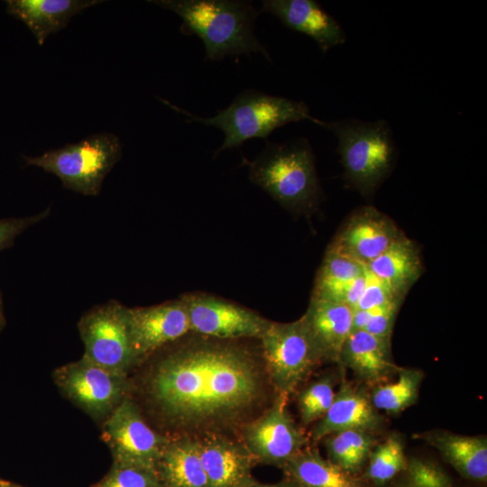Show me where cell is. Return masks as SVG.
I'll use <instances>...</instances> for the list:
<instances>
[{"label": "cell", "instance_id": "1", "mask_svg": "<svg viewBox=\"0 0 487 487\" xmlns=\"http://www.w3.org/2000/svg\"><path fill=\"white\" fill-rule=\"evenodd\" d=\"M268 382L261 356L250 348L207 337L161 359L148 389L179 436L199 438L239 432L265 403Z\"/></svg>", "mask_w": 487, "mask_h": 487}, {"label": "cell", "instance_id": "2", "mask_svg": "<svg viewBox=\"0 0 487 487\" xmlns=\"http://www.w3.org/2000/svg\"><path fill=\"white\" fill-rule=\"evenodd\" d=\"M150 3L177 14L182 20L180 32L202 40L208 60L253 52H260L271 60L266 47L254 33L258 12L251 2L155 0Z\"/></svg>", "mask_w": 487, "mask_h": 487}, {"label": "cell", "instance_id": "3", "mask_svg": "<svg viewBox=\"0 0 487 487\" xmlns=\"http://www.w3.org/2000/svg\"><path fill=\"white\" fill-rule=\"evenodd\" d=\"M244 160L249 167L250 180L286 209L308 213L317 207L322 192L315 156L307 139L267 141L255 160Z\"/></svg>", "mask_w": 487, "mask_h": 487}, {"label": "cell", "instance_id": "4", "mask_svg": "<svg viewBox=\"0 0 487 487\" xmlns=\"http://www.w3.org/2000/svg\"><path fill=\"white\" fill-rule=\"evenodd\" d=\"M337 140V152L346 185L365 198L372 197L389 177L398 150L387 121L340 119L323 122Z\"/></svg>", "mask_w": 487, "mask_h": 487}, {"label": "cell", "instance_id": "5", "mask_svg": "<svg viewBox=\"0 0 487 487\" xmlns=\"http://www.w3.org/2000/svg\"><path fill=\"white\" fill-rule=\"evenodd\" d=\"M170 106L186 115L188 122L216 127L225 133L224 142L215 152L216 155L226 149L239 148L252 138L266 139L275 129L289 123L308 120L322 126L324 122L312 116L303 101L254 89L240 92L226 108L211 117L197 116L188 111Z\"/></svg>", "mask_w": 487, "mask_h": 487}, {"label": "cell", "instance_id": "6", "mask_svg": "<svg viewBox=\"0 0 487 487\" xmlns=\"http://www.w3.org/2000/svg\"><path fill=\"white\" fill-rule=\"evenodd\" d=\"M121 156L120 139L114 133H100L39 156L23 157L26 165L57 176L64 188L86 196H97L105 178Z\"/></svg>", "mask_w": 487, "mask_h": 487}, {"label": "cell", "instance_id": "7", "mask_svg": "<svg viewBox=\"0 0 487 487\" xmlns=\"http://www.w3.org/2000/svg\"><path fill=\"white\" fill-rule=\"evenodd\" d=\"M259 340L263 367L276 395L289 398L324 363L301 317L288 323L271 321Z\"/></svg>", "mask_w": 487, "mask_h": 487}, {"label": "cell", "instance_id": "8", "mask_svg": "<svg viewBox=\"0 0 487 487\" xmlns=\"http://www.w3.org/2000/svg\"><path fill=\"white\" fill-rule=\"evenodd\" d=\"M78 330L85 346L83 357L88 361L124 376L136 363L127 308L117 301L87 312L78 322Z\"/></svg>", "mask_w": 487, "mask_h": 487}, {"label": "cell", "instance_id": "9", "mask_svg": "<svg viewBox=\"0 0 487 487\" xmlns=\"http://www.w3.org/2000/svg\"><path fill=\"white\" fill-rule=\"evenodd\" d=\"M288 399L277 395L272 404L239 430L240 439L257 463L282 468L309 446V437L287 409Z\"/></svg>", "mask_w": 487, "mask_h": 487}, {"label": "cell", "instance_id": "10", "mask_svg": "<svg viewBox=\"0 0 487 487\" xmlns=\"http://www.w3.org/2000/svg\"><path fill=\"white\" fill-rule=\"evenodd\" d=\"M103 437L111 450L114 464L153 472L170 439L151 428L137 405L128 398L108 416Z\"/></svg>", "mask_w": 487, "mask_h": 487}, {"label": "cell", "instance_id": "11", "mask_svg": "<svg viewBox=\"0 0 487 487\" xmlns=\"http://www.w3.org/2000/svg\"><path fill=\"white\" fill-rule=\"evenodd\" d=\"M57 385L75 404L94 418L108 417L126 398V376L110 372L85 357L57 369Z\"/></svg>", "mask_w": 487, "mask_h": 487}, {"label": "cell", "instance_id": "12", "mask_svg": "<svg viewBox=\"0 0 487 487\" xmlns=\"http://www.w3.org/2000/svg\"><path fill=\"white\" fill-rule=\"evenodd\" d=\"M191 332L219 339L260 338L270 320L230 301L206 295L189 294L181 299Z\"/></svg>", "mask_w": 487, "mask_h": 487}, {"label": "cell", "instance_id": "13", "mask_svg": "<svg viewBox=\"0 0 487 487\" xmlns=\"http://www.w3.org/2000/svg\"><path fill=\"white\" fill-rule=\"evenodd\" d=\"M403 235L387 215L363 207L347 218L327 249L366 266Z\"/></svg>", "mask_w": 487, "mask_h": 487}, {"label": "cell", "instance_id": "14", "mask_svg": "<svg viewBox=\"0 0 487 487\" xmlns=\"http://www.w3.org/2000/svg\"><path fill=\"white\" fill-rule=\"evenodd\" d=\"M127 317L136 363L190 332L182 299L145 308H127Z\"/></svg>", "mask_w": 487, "mask_h": 487}, {"label": "cell", "instance_id": "15", "mask_svg": "<svg viewBox=\"0 0 487 487\" xmlns=\"http://www.w3.org/2000/svg\"><path fill=\"white\" fill-rule=\"evenodd\" d=\"M197 439L207 487H248L258 482L253 476L258 463L240 438L219 434Z\"/></svg>", "mask_w": 487, "mask_h": 487}, {"label": "cell", "instance_id": "16", "mask_svg": "<svg viewBox=\"0 0 487 487\" xmlns=\"http://www.w3.org/2000/svg\"><path fill=\"white\" fill-rule=\"evenodd\" d=\"M262 12L277 17L287 28L309 36L323 53L344 44L340 23L315 0H265Z\"/></svg>", "mask_w": 487, "mask_h": 487}, {"label": "cell", "instance_id": "17", "mask_svg": "<svg viewBox=\"0 0 487 487\" xmlns=\"http://www.w3.org/2000/svg\"><path fill=\"white\" fill-rule=\"evenodd\" d=\"M383 418L361 388L343 381L326 415L312 427L309 440L317 442L345 430L372 433L381 428Z\"/></svg>", "mask_w": 487, "mask_h": 487}, {"label": "cell", "instance_id": "18", "mask_svg": "<svg viewBox=\"0 0 487 487\" xmlns=\"http://www.w3.org/2000/svg\"><path fill=\"white\" fill-rule=\"evenodd\" d=\"M353 315L346 304L310 299L301 317L324 362L339 363L343 345L353 332Z\"/></svg>", "mask_w": 487, "mask_h": 487}, {"label": "cell", "instance_id": "19", "mask_svg": "<svg viewBox=\"0 0 487 487\" xmlns=\"http://www.w3.org/2000/svg\"><path fill=\"white\" fill-rule=\"evenodd\" d=\"M361 381L376 386L384 383L400 367L393 361L391 342L364 330H354L341 350L339 363Z\"/></svg>", "mask_w": 487, "mask_h": 487}, {"label": "cell", "instance_id": "20", "mask_svg": "<svg viewBox=\"0 0 487 487\" xmlns=\"http://www.w3.org/2000/svg\"><path fill=\"white\" fill-rule=\"evenodd\" d=\"M366 279L365 266L327 249L315 280L311 299L344 303L354 309Z\"/></svg>", "mask_w": 487, "mask_h": 487}, {"label": "cell", "instance_id": "21", "mask_svg": "<svg viewBox=\"0 0 487 487\" xmlns=\"http://www.w3.org/2000/svg\"><path fill=\"white\" fill-rule=\"evenodd\" d=\"M6 12L21 20L41 46L48 37L65 28L79 12L101 0H8Z\"/></svg>", "mask_w": 487, "mask_h": 487}, {"label": "cell", "instance_id": "22", "mask_svg": "<svg viewBox=\"0 0 487 487\" xmlns=\"http://www.w3.org/2000/svg\"><path fill=\"white\" fill-rule=\"evenodd\" d=\"M436 448L462 476L474 481L487 479V440L446 430H431L417 436Z\"/></svg>", "mask_w": 487, "mask_h": 487}, {"label": "cell", "instance_id": "23", "mask_svg": "<svg viewBox=\"0 0 487 487\" xmlns=\"http://www.w3.org/2000/svg\"><path fill=\"white\" fill-rule=\"evenodd\" d=\"M365 268L395 295L403 299L424 271L419 249L405 235Z\"/></svg>", "mask_w": 487, "mask_h": 487}, {"label": "cell", "instance_id": "24", "mask_svg": "<svg viewBox=\"0 0 487 487\" xmlns=\"http://www.w3.org/2000/svg\"><path fill=\"white\" fill-rule=\"evenodd\" d=\"M156 472L163 487H207L198 439L194 437L170 438L158 461Z\"/></svg>", "mask_w": 487, "mask_h": 487}, {"label": "cell", "instance_id": "25", "mask_svg": "<svg viewBox=\"0 0 487 487\" xmlns=\"http://www.w3.org/2000/svg\"><path fill=\"white\" fill-rule=\"evenodd\" d=\"M286 480L297 487H364L319 451L308 446L281 468Z\"/></svg>", "mask_w": 487, "mask_h": 487}, {"label": "cell", "instance_id": "26", "mask_svg": "<svg viewBox=\"0 0 487 487\" xmlns=\"http://www.w3.org/2000/svg\"><path fill=\"white\" fill-rule=\"evenodd\" d=\"M323 440L328 460L351 474L363 467L375 445L372 434L361 430L333 433Z\"/></svg>", "mask_w": 487, "mask_h": 487}, {"label": "cell", "instance_id": "27", "mask_svg": "<svg viewBox=\"0 0 487 487\" xmlns=\"http://www.w3.org/2000/svg\"><path fill=\"white\" fill-rule=\"evenodd\" d=\"M397 375L396 381L373 387L370 399L376 409L398 414L417 401L423 372L400 367Z\"/></svg>", "mask_w": 487, "mask_h": 487}, {"label": "cell", "instance_id": "28", "mask_svg": "<svg viewBox=\"0 0 487 487\" xmlns=\"http://www.w3.org/2000/svg\"><path fill=\"white\" fill-rule=\"evenodd\" d=\"M407 467L402 440L397 434H391L371 451L366 474L374 483L384 484Z\"/></svg>", "mask_w": 487, "mask_h": 487}, {"label": "cell", "instance_id": "29", "mask_svg": "<svg viewBox=\"0 0 487 487\" xmlns=\"http://www.w3.org/2000/svg\"><path fill=\"white\" fill-rule=\"evenodd\" d=\"M335 391L333 381L327 377L321 378L298 395V407L301 422L308 426L321 419L330 409Z\"/></svg>", "mask_w": 487, "mask_h": 487}, {"label": "cell", "instance_id": "30", "mask_svg": "<svg viewBox=\"0 0 487 487\" xmlns=\"http://www.w3.org/2000/svg\"><path fill=\"white\" fill-rule=\"evenodd\" d=\"M160 484L156 472L114 464L96 487H155Z\"/></svg>", "mask_w": 487, "mask_h": 487}, {"label": "cell", "instance_id": "31", "mask_svg": "<svg viewBox=\"0 0 487 487\" xmlns=\"http://www.w3.org/2000/svg\"><path fill=\"white\" fill-rule=\"evenodd\" d=\"M403 299L367 271L366 284L354 309H375Z\"/></svg>", "mask_w": 487, "mask_h": 487}, {"label": "cell", "instance_id": "32", "mask_svg": "<svg viewBox=\"0 0 487 487\" xmlns=\"http://www.w3.org/2000/svg\"><path fill=\"white\" fill-rule=\"evenodd\" d=\"M402 301L397 300L376 308L364 331L380 339L391 342L394 322Z\"/></svg>", "mask_w": 487, "mask_h": 487}, {"label": "cell", "instance_id": "33", "mask_svg": "<svg viewBox=\"0 0 487 487\" xmlns=\"http://www.w3.org/2000/svg\"><path fill=\"white\" fill-rule=\"evenodd\" d=\"M50 211L49 207L26 217L0 219V251L10 247L14 239L27 228L46 218Z\"/></svg>", "mask_w": 487, "mask_h": 487}, {"label": "cell", "instance_id": "34", "mask_svg": "<svg viewBox=\"0 0 487 487\" xmlns=\"http://www.w3.org/2000/svg\"><path fill=\"white\" fill-rule=\"evenodd\" d=\"M393 487H425V486L417 483L406 474V476L403 479H401L400 482H398L395 485H393ZM443 487H452V485L451 483H449Z\"/></svg>", "mask_w": 487, "mask_h": 487}, {"label": "cell", "instance_id": "35", "mask_svg": "<svg viewBox=\"0 0 487 487\" xmlns=\"http://www.w3.org/2000/svg\"><path fill=\"white\" fill-rule=\"evenodd\" d=\"M248 487H297V486H295L293 483L286 480L282 482L273 483V484H262V483L256 482Z\"/></svg>", "mask_w": 487, "mask_h": 487}, {"label": "cell", "instance_id": "36", "mask_svg": "<svg viewBox=\"0 0 487 487\" xmlns=\"http://www.w3.org/2000/svg\"><path fill=\"white\" fill-rule=\"evenodd\" d=\"M5 324V317H4V309H3V304H2V298L0 294V329Z\"/></svg>", "mask_w": 487, "mask_h": 487}, {"label": "cell", "instance_id": "37", "mask_svg": "<svg viewBox=\"0 0 487 487\" xmlns=\"http://www.w3.org/2000/svg\"><path fill=\"white\" fill-rule=\"evenodd\" d=\"M0 487H7V484L3 481H0Z\"/></svg>", "mask_w": 487, "mask_h": 487}]
</instances>
